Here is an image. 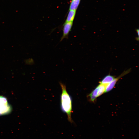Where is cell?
Masks as SVG:
<instances>
[{
  "label": "cell",
  "instance_id": "8",
  "mask_svg": "<svg viewBox=\"0 0 139 139\" xmlns=\"http://www.w3.org/2000/svg\"><path fill=\"white\" fill-rule=\"evenodd\" d=\"M81 0H72L69 7V10L76 11L80 4Z\"/></svg>",
  "mask_w": 139,
  "mask_h": 139
},
{
  "label": "cell",
  "instance_id": "6",
  "mask_svg": "<svg viewBox=\"0 0 139 139\" xmlns=\"http://www.w3.org/2000/svg\"><path fill=\"white\" fill-rule=\"evenodd\" d=\"M98 87L97 86L87 96L90 101L94 102L98 96Z\"/></svg>",
  "mask_w": 139,
  "mask_h": 139
},
{
  "label": "cell",
  "instance_id": "2",
  "mask_svg": "<svg viewBox=\"0 0 139 139\" xmlns=\"http://www.w3.org/2000/svg\"><path fill=\"white\" fill-rule=\"evenodd\" d=\"M12 110V107L8 103L7 98L3 96L0 95V116L9 114L11 112Z\"/></svg>",
  "mask_w": 139,
  "mask_h": 139
},
{
  "label": "cell",
  "instance_id": "5",
  "mask_svg": "<svg viewBox=\"0 0 139 139\" xmlns=\"http://www.w3.org/2000/svg\"><path fill=\"white\" fill-rule=\"evenodd\" d=\"M115 77L109 74L105 76L100 81V83L106 86L111 82L115 79Z\"/></svg>",
  "mask_w": 139,
  "mask_h": 139
},
{
  "label": "cell",
  "instance_id": "7",
  "mask_svg": "<svg viewBox=\"0 0 139 139\" xmlns=\"http://www.w3.org/2000/svg\"><path fill=\"white\" fill-rule=\"evenodd\" d=\"M76 11L69 10L65 22H73L75 18Z\"/></svg>",
  "mask_w": 139,
  "mask_h": 139
},
{
  "label": "cell",
  "instance_id": "1",
  "mask_svg": "<svg viewBox=\"0 0 139 139\" xmlns=\"http://www.w3.org/2000/svg\"><path fill=\"white\" fill-rule=\"evenodd\" d=\"M59 84L62 89L60 97V107L61 110L66 113L67 116V120L71 123L73 122L72 118V98L68 93L66 85L61 82Z\"/></svg>",
  "mask_w": 139,
  "mask_h": 139
},
{
  "label": "cell",
  "instance_id": "4",
  "mask_svg": "<svg viewBox=\"0 0 139 139\" xmlns=\"http://www.w3.org/2000/svg\"><path fill=\"white\" fill-rule=\"evenodd\" d=\"M73 23V22H64L63 25V34L60 41L64 38H68L69 33L71 30Z\"/></svg>",
  "mask_w": 139,
  "mask_h": 139
},
{
  "label": "cell",
  "instance_id": "3",
  "mask_svg": "<svg viewBox=\"0 0 139 139\" xmlns=\"http://www.w3.org/2000/svg\"><path fill=\"white\" fill-rule=\"evenodd\" d=\"M131 68L124 71L120 75L115 78L113 80L106 86L105 93L107 92L111 91L114 87L116 83L120 78L128 74L131 71Z\"/></svg>",
  "mask_w": 139,
  "mask_h": 139
},
{
  "label": "cell",
  "instance_id": "9",
  "mask_svg": "<svg viewBox=\"0 0 139 139\" xmlns=\"http://www.w3.org/2000/svg\"><path fill=\"white\" fill-rule=\"evenodd\" d=\"M98 96H100L105 92L106 86L100 84L98 86Z\"/></svg>",
  "mask_w": 139,
  "mask_h": 139
}]
</instances>
